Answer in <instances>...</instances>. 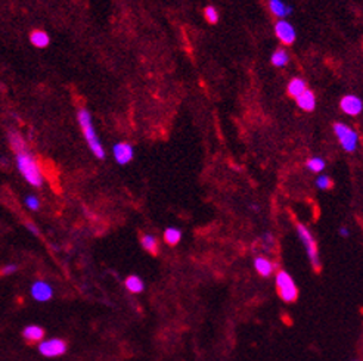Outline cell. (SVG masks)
<instances>
[{
	"mask_svg": "<svg viewBox=\"0 0 363 361\" xmlns=\"http://www.w3.org/2000/svg\"><path fill=\"white\" fill-rule=\"evenodd\" d=\"M334 133H335L338 142L341 143V148L345 152L352 153L357 149L359 136L352 127H349L342 122H337V124H334Z\"/></svg>",
	"mask_w": 363,
	"mask_h": 361,
	"instance_id": "cell-5",
	"label": "cell"
},
{
	"mask_svg": "<svg viewBox=\"0 0 363 361\" xmlns=\"http://www.w3.org/2000/svg\"><path fill=\"white\" fill-rule=\"evenodd\" d=\"M338 233H340L341 238H349V236H350V230L347 229V227H340V229H338Z\"/></svg>",
	"mask_w": 363,
	"mask_h": 361,
	"instance_id": "cell-27",
	"label": "cell"
},
{
	"mask_svg": "<svg viewBox=\"0 0 363 361\" xmlns=\"http://www.w3.org/2000/svg\"><path fill=\"white\" fill-rule=\"evenodd\" d=\"M269 8L278 18H285L292 12V8H289L284 0H269Z\"/></svg>",
	"mask_w": 363,
	"mask_h": 361,
	"instance_id": "cell-14",
	"label": "cell"
},
{
	"mask_svg": "<svg viewBox=\"0 0 363 361\" xmlns=\"http://www.w3.org/2000/svg\"><path fill=\"white\" fill-rule=\"evenodd\" d=\"M254 268L262 277H270L276 270V265L269 258H266L263 255H258L254 258Z\"/></svg>",
	"mask_w": 363,
	"mask_h": 361,
	"instance_id": "cell-11",
	"label": "cell"
},
{
	"mask_svg": "<svg viewBox=\"0 0 363 361\" xmlns=\"http://www.w3.org/2000/svg\"><path fill=\"white\" fill-rule=\"evenodd\" d=\"M16 168L22 175V178L33 187H42L43 185V173L39 163L36 161L33 153L28 151V148H24L21 151L15 152Z\"/></svg>",
	"mask_w": 363,
	"mask_h": 361,
	"instance_id": "cell-1",
	"label": "cell"
},
{
	"mask_svg": "<svg viewBox=\"0 0 363 361\" xmlns=\"http://www.w3.org/2000/svg\"><path fill=\"white\" fill-rule=\"evenodd\" d=\"M340 106H341L344 114H347L350 117H356L363 111V102L362 99L354 96V95H345L340 102Z\"/></svg>",
	"mask_w": 363,
	"mask_h": 361,
	"instance_id": "cell-10",
	"label": "cell"
},
{
	"mask_svg": "<svg viewBox=\"0 0 363 361\" xmlns=\"http://www.w3.org/2000/svg\"><path fill=\"white\" fill-rule=\"evenodd\" d=\"M276 291L278 295L285 302H296L298 298V287L291 277V274L286 273L285 270H279L275 277Z\"/></svg>",
	"mask_w": 363,
	"mask_h": 361,
	"instance_id": "cell-4",
	"label": "cell"
},
{
	"mask_svg": "<svg viewBox=\"0 0 363 361\" xmlns=\"http://www.w3.org/2000/svg\"><path fill=\"white\" fill-rule=\"evenodd\" d=\"M27 229L30 230V231H31L33 234H36V236L39 234V229H37V227L34 226L33 223H27Z\"/></svg>",
	"mask_w": 363,
	"mask_h": 361,
	"instance_id": "cell-28",
	"label": "cell"
},
{
	"mask_svg": "<svg viewBox=\"0 0 363 361\" xmlns=\"http://www.w3.org/2000/svg\"><path fill=\"white\" fill-rule=\"evenodd\" d=\"M204 15H205V20L210 22V24H216L219 21V12L214 6H207L204 9Z\"/></svg>",
	"mask_w": 363,
	"mask_h": 361,
	"instance_id": "cell-23",
	"label": "cell"
},
{
	"mask_svg": "<svg viewBox=\"0 0 363 361\" xmlns=\"http://www.w3.org/2000/svg\"><path fill=\"white\" fill-rule=\"evenodd\" d=\"M31 296H33L34 301L37 302H46L49 299H52L54 296V287L49 285L47 282L43 280H36L33 285H31Z\"/></svg>",
	"mask_w": 363,
	"mask_h": 361,
	"instance_id": "cell-9",
	"label": "cell"
},
{
	"mask_svg": "<svg viewBox=\"0 0 363 361\" xmlns=\"http://www.w3.org/2000/svg\"><path fill=\"white\" fill-rule=\"evenodd\" d=\"M297 234L298 238H300V241H301V243H303V246H304V249H306V254H307L313 270L319 272L320 267H322V263H320L319 249H318L316 239L313 238L312 231H310L304 224H301V223H298L297 224Z\"/></svg>",
	"mask_w": 363,
	"mask_h": 361,
	"instance_id": "cell-3",
	"label": "cell"
},
{
	"mask_svg": "<svg viewBox=\"0 0 363 361\" xmlns=\"http://www.w3.org/2000/svg\"><path fill=\"white\" fill-rule=\"evenodd\" d=\"M22 336H24V339L27 340V342H30V344L42 342L44 338V329L42 326H37V324H30V326L24 328Z\"/></svg>",
	"mask_w": 363,
	"mask_h": 361,
	"instance_id": "cell-13",
	"label": "cell"
},
{
	"mask_svg": "<svg viewBox=\"0 0 363 361\" xmlns=\"http://www.w3.org/2000/svg\"><path fill=\"white\" fill-rule=\"evenodd\" d=\"M126 287L132 294H141V292H143V289H145V283H143V280L139 276L132 274V276H129L126 279Z\"/></svg>",
	"mask_w": 363,
	"mask_h": 361,
	"instance_id": "cell-17",
	"label": "cell"
},
{
	"mask_svg": "<svg viewBox=\"0 0 363 361\" xmlns=\"http://www.w3.org/2000/svg\"><path fill=\"white\" fill-rule=\"evenodd\" d=\"M16 270H18V267H16L15 264H8V265H5V267L0 268V276H11V274L15 273Z\"/></svg>",
	"mask_w": 363,
	"mask_h": 361,
	"instance_id": "cell-26",
	"label": "cell"
},
{
	"mask_svg": "<svg viewBox=\"0 0 363 361\" xmlns=\"http://www.w3.org/2000/svg\"><path fill=\"white\" fill-rule=\"evenodd\" d=\"M24 204H25V207L30 209V211H39L40 209V199L37 196H34V195L25 196Z\"/></svg>",
	"mask_w": 363,
	"mask_h": 361,
	"instance_id": "cell-22",
	"label": "cell"
},
{
	"mask_svg": "<svg viewBox=\"0 0 363 361\" xmlns=\"http://www.w3.org/2000/svg\"><path fill=\"white\" fill-rule=\"evenodd\" d=\"M30 42H31L34 47L44 49V47H47L50 44V37H49V34L44 33L43 30H36L30 35Z\"/></svg>",
	"mask_w": 363,
	"mask_h": 361,
	"instance_id": "cell-15",
	"label": "cell"
},
{
	"mask_svg": "<svg viewBox=\"0 0 363 361\" xmlns=\"http://www.w3.org/2000/svg\"><path fill=\"white\" fill-rule=\"evenodd\" d=\"M2 88H3V84H2V83H0V92H2Z\"/></svg>",
	"mask_w": 363,
	"mask_h": 361,
	"instance_id": "cell-29",
	"label": "cell"
},
{
	"mask_svg": "<svg viewBox=\"0 0 363 361\" xmlns=\"http://www.w3.org/2000/svg\"><path fill=\"white\" fill-rule=\"evenodd\" d=\"M112 155L117 164L127 165L134 158V149L130 143L118 142L112 148Z\"/></svg>",
	"mask_w": 363,
	"mask_h": 361,
	"instance_id": "cell-7",
	"label": "cell"
},
{
	"mask_svg": "<svg viewBox=\"0 0 363 361\" xmlns=\"http://www.w3.org/2000/svg\"><path fill=\"white\" fill-rule=\"evenodd\" d=\"M39 352L47 358H55L59 355H64L66 352V342L59 338L44 339L39 342Z\"/></svg>",
	"mask_w": 363,
	"mask_h": 361,
	"instance_id": "cell-6",
	"label": "cell"
},
{
	"mask_svg": "<svg viewBox=\"0 0 363 361\" xmlns=\"http://www.w3.org/2000/svg\"><path fill=\"white\" fill-rule=\"evenodd\" d=\"M141 245L146 252H149L152 255H158L160 245H158V239L155 238L154 234H143L141 238Z\"/></svg>",
	"mask_w": 363,
	"mask_h": 361,
	"instance_id": "cell-16",
	"label": "cell"
},
{
	"mask_svg": "<svg viewBox=\"0 0 363 361\" xmlns=\"http://www.w3.org/2000/svg\"><path fill=\"white\" fill-rule=\"evenodd\" d=\"M270 61H272V65L276 66V68H284L289 62V55H288L285 49H278L273 52Z\"/></svg>",
	"mask_w": 363,
	"mask_h": 361,
	"instance_id": "cell-19",
	"label": "cell"
},
{
	"mask_svg": "<svg viewBox=\"0 0 363 361\" xmlns=\"http://www.w3.org/2000/svg\"><path fill=\"white\" fill-rule=\"evenodd\" d=\"M164 241L170 246H175L179 242L182 241V231L176 227H168L164 230Z\"/></svg>",
	"mask_w": 363,
	"mask_h": 361,
	"instance_id": "cell-20",
	"label": "cell"
},
{
	"mask_svg": "<svg viewBox=\"0 0 363 361\" xmlns=\"http://www.w3.org/2000/svg\"><path fill=\"white\" fill-rule=\"evenodd\" d=\"M275 33L276 37L284 44H292L296 42V37H297L296 28L292 27V24L285 21V20H279L276 22Z\"/></svg>",
	"mask_w": 363,
	"mask_h": 361,
	"instance_id": "cell-8",
	"label": "cell"
},
{
	"mask_svg": "<svg viewBox=\"0 0 363 361\" xmlns=\"http://www.w3.org/2000/svg\"><path fill=\"white\" fill-rule=\"evenodd\" d=\"M306 165H307V168L310 171H313V173H320V171H323V168H325V161H323L320 156H313V158L308 159Z\"/></svg>",
	"mask_w": 363,
	"mask_h": 361,
	"instance_id": "cell-21",
	"label": "cell"
},
{
	"mask_svg": "<svg viewBox=\"0 0 363 361\" xmlns=\"http://www.w3.org/2000/svg\"><path fill=\"white\" fill-rule=\"evenodd\" d=\"M296 100H297V105L300 110L310 112V111H313L316 108V96H315V93H313L312 90H308V88H306L300 96H297Z\"/></svg>",
	"mask_w": 363,
	"mask_h": 361,
	"instance_id": "cell-12",
	"label": "cell"
},
{
	"mask_svg": "<svg viewBox=\"0 0 363 361\" xmlns=\"http://www.w3.org/2000/svg\"><path fill=\"white\" fill-rule=\"evenodd\" d=\"M316 186H318V189H320V190H328V189H331V187H332V180H331V177H328V175H319V177L316 178Z\"/></svg>",
	"mask_w": 363,
	"mask_h": 361,
	"instance_id": "cell-25",
	"label": "cell"
},
{
	"mask_svg": "<svg viewBox=\"0 0 363 361\" xmlns=\"http://www.w3.org/2000/svg\"><path fill=\"white\" fill-rule=\"evenodd\" d=\"M77 121L81 133H83V137L84 140L88 142L89 149L92 151V153L98 158V159H103L105 158V149L100 143L99 137L96 134L95 130V125H93V121H92V115L86 108H80L77 112Z\"/></svg>",
	"mask_w": 363,
	"mask_h": 361,
	"instance_id": "cell-2",
	"label": "cell"
},
{
	"mask_svg": "<svg viewBox=\"0 0 363 361\" xmlns=\"http://www.w3.org/2000/svg\"><path fill=\"white\" fill-rule=\"evenodd\" d=\"M275 236L272 234V233H264L263 236H262V245H263L264 249H267V251H270V249H273V246H275Z\"/></svg>",
	"mask_w": 363,
	"mask_h": 361,
	"instance_id": "cell-24",
	"label": "cell"
},
{
	"mask_svg": "<svg viewBox=\"0 0 363 361\" xmlns=\"http://www.w3.org/2000/svg\"><path fill=\"white\" fill-rule=\"evenodd\" d=\"M306 81L303 80V78H298V77H296V78H292L289 83H288V93L292 96V98H297V96H300L304 90H306Z\"/></svg>",
	"mask_w": 363,
	"mask_h": 361,
	"instance_id": "cell-18",
	"label": "cell"
}]
</instances>
